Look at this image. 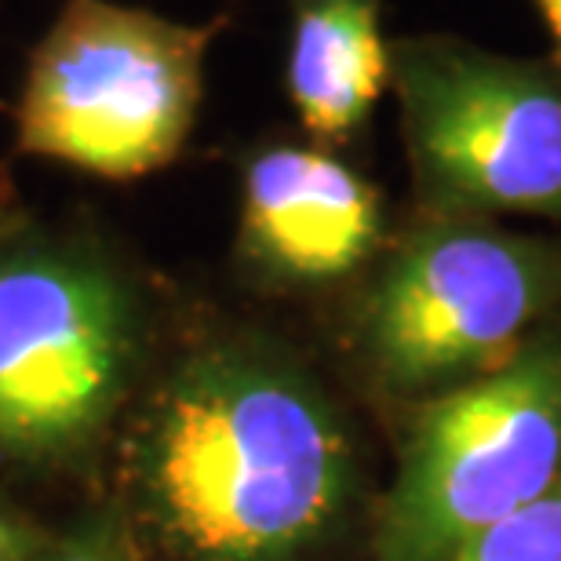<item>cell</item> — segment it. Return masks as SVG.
<instances>
[{"instance_id":"cell-1","label":"cell","mask_w":561,"mask_h":561,"mask_svg":"<svg viewBox=\"0 0 561 561\" xmlns=\"http://www.w3.org/2000/svg\"><path fill=\"white\" fill-rule=\"evenodd\" d=\"M354 453L321 390L260 343H208L157 390L136 489L183 561H302L354 500Z\"/></svg>"},{"instance_id":"cell-2","label":"cell","mask_w":561,"mask_h":561,"mask_svg":"<svg viewBox=\"0 0 561 561\" xmlns=\"http://www.w3.org/2000/svg\"><path fill=\"white\" fill-rule=\"evenodd\" d=\"M227 19L183 22L121 0H62L26 55L15 150L128 183L172 164L197 125Z\"/></svg>"},{"instance_id":"cell-3","label":"cell","mask_w":561,"mask_h":561,"mask_svg":"<svg viewBox=\"0 0 561 561\" xmlns=\"http://www.w3.org/2000/svg\"><path fill=\"white\" fill-rule=\"evenodd\" d=\"M558 307V238L426 216L368 280L357 343L387 390L426 401L500 368Z\"/></svg>"},{"instance_id":"cell-4","label":"cell","mask_w":561,"mask_h":561,"mask_svg":"<svg viewBox=\"0 0 561 561\" xmlns=\"http://www.w3.org/2000/svg\"><path fill=\"white\" fill-rule=\"evenodd\" d=\"M142 296L77 230H0V453L59 456L110 416L136 362Z\"/></svg>"},{"instance_id":"cell-5","label":"cell","mask_w":561,"mask_h":561,"mask_svg":"<svg viewBox=\"0 0 561 561\" xmlns=\"http://www.w3.org/2000/svg\"><path fill=\"white\" fill-rule=\"evenodd\" d=\"M561 485V324L426 398L401 445L373 561H448L481 529Z\"/></svg>"},{"instance_id":"cell-6","label":"cell","mask_w":561,"mask_h":561,"mask_svg":"<svg viewBox=\"0 0 561 561\" xmlns=\"http://www.w3.org/2000/svg\"><path fill=\"white\" fill-rule=\"evenodd\" d=\"M390 92L426 216L561 222V73L459 37L390 41Z\"/></svg>"},{"instance_id":"cell-7","label":"cell","mask_w":561,"mask_h":561,"mask_svg":"<svg viewBox=\"0 0 561 561\" xmlns=\"http://www.w3.org/2000/svg\"><path fill=\"white\" fill-rule=\"evenodd\" d=\"M383 244V201L321 142H263L241 164V260L274 285L357 274Z\"/></svg>"},{"instance_id":"cell-8","label":"cell","mask_w":561,"mask_h":561,"mask_svg":"<svg viewBox=\"0 0 561 561\" xmlns=\"http://www.w3.org/2000/svg\"><path fill=\"white\" fill-rule=\"evenodd\" d=\"M387 0H288L285 95L321 146L362 136L390 92Z\"/></svg>"},{"instance_id":"cell-9","label":"cell","mask_w":561,"mask_h":561,"mask_svg":"<svg viewBox=\"0 0 561 561\" xmlns=\"http://www.w3.org/2000/svg\"><path fill=\"white\" fill-rule=\"evenodd\" d=\"M448 561H561V485L481 529Z\"/></svg>"},{"instance_id":"cell-10","label":"cell","mask_w":561,"mask_h":561,"mask_svg":"<svg viewBox=\"0 0 561 561\" xmlns=\"http://www.w3.org/2000/svg\"><path fill=\"white\" fill-rule=\"evenodd\" d=\"M33 561H131V558L125 551H117V543H110L106 536L77 533L70 540L44 547V551L33 554Z\"/></svg>"},{"instance_id":"cell-11","label":"cell","mask_w":561,"mask_h":561,"mask_svg":"<svg viewBox=\"0 0 561 561\" xmlns=\"http://www.w3.org/2000/svg\"><path fill=\"white\" fill-rule=\"evenodd\" d=\"M33 547L26 540V533L19 529L8 514H0V561H33Z\"/></svg>"},{"instance_id":"cell-12","label":"cell","mask_w":561,"mask_h":561,"mask_svg":"<svg viewBox=\"0 0 561 561\" xmlns=\"http://www.w3.org/2000/svg\"><path fill=\"white\" fill-rule=\"evenodd\" d=\"M540 8V15L547 22V33L554 41V51H558V62H561V0H533Z\"/></svg>"},{"instance_id":"cell-13","label":"cell","mask_w":561,"mask_h":561,"mask_svg":"<svg viewBox=\"0 0 561 561\" xmlns=\"http://www.w3.org/2000/svg\"><path fill=\"white\" fill-rule=\"evenodd\" d=\"M8 222H11V219H8V211H4V205H0V230H4Z\"/></svg>"}]
</instances>
